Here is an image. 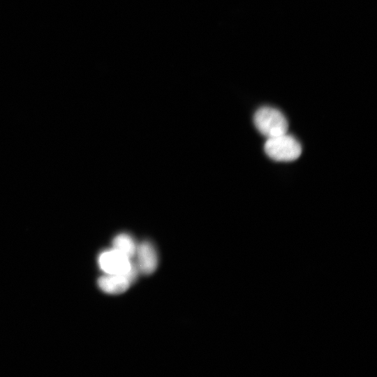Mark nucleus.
I'll return each instance as SVG.
<instances>
[{"label": "nucleus", "instance_id": "1", "mask_svg": "<svg viewBox=\"0 0 377 377\" xmlns=\"http://www.w3.org/2000/svg\"><path fill=\"white\" fill-rule=\"evenodd\" d=\"M253 121L258 131L267 138L287 133L288 123L286 118L274 108H259L254 114Z\"/></svg>", "mask_w": 377, "mask_h": 377}, {"label": "nucleus", "instance_id": "2", "mask_svg": "<svg viewBox=\"0 0 377 377\" xmlns=\"http://www.w3.org/2000/svg\"><path fill=\"white\" fill-rule=\"evenodd\" d=\"M267 155L277 161H293L302 153L300 143L287 133L267 138L265 144Z\"/></svg>", "mask_w": 377, "mask_h": 377}, {"label": "nucleus", "instance_id": "3", "mask_svg": "<svg viewBox=\"0 0 377 377\" xmlns=\"http://www.w3.org/2000/svg\"><path fill=\"white\" fill-rule=\"evenodd\" d=\"M131 264L130 258L113 248L103 251L98 257V265L105 274H125Z\"/></svg>", "mask_w": 377, "mask_h": 377}, {"label": "nucleus", "instance_id": "4", "mask_svg": "<svg viewBox=\"0 0 377 377\" xmlns=\"http://www.w3.org/2000/svg\"><path fill=\"white\" fill-rule=\"evenodd\" d=\"M135 256H137L135 264L140 273L149 275L155 272L158 266V255L151 242L144 241L138 244Z\"/></svg>", "mask_w": 377, "mask_h": 377}, {"label": "nucleus", "instance_id": "5", "mask_svg": "<svg viewBox=\"0 0 377 377\" xmlns=\"http://www.w3.org/2000/svg\"><path fill=\"white\" fill-rule=\"evenodd\" d=\"M131 283L125 274H105L98 279V287L109 294H120L129 288Z\"/></svg>", "mask_w": 377, "mask_h": 377}, {"label": "nucleus", "instance_id": "6", "mask_svg": "<svg viewBox=\"0 0 377 377\" xmlns=\"http://www.w3.org/2000/svg\"><path fill=\"white\" fill-rule=\"evenodd\" d=\"M112 246L113 249L131 259L135 256L138 244L128 234L119 233L114 237Z\"/></svg>", "mask_w": 377, "mask_h": 377}]
</instances>
